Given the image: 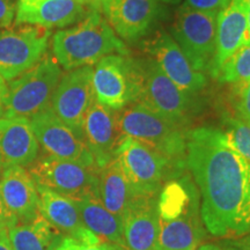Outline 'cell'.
<instances>
[{"instance_id": "7c38bea8", "label": "cell", "mask_w": 250, "mask_h": 250, "mask_svg": "<svg viewBox=\"0 0 250 250\" xmlns=\"http://www.w3.org/2000/svg\"><path fill=\"white\" fill-rule=\"evenodd\" d=\"M145 50L166 76L184 92L199 95L208 87L205 74L193 68L179 44L167 31H156L152 39L145 42Z\"/></svg>"}, {"instance_id": "ba28073f", "label": "cell", "mask_w": 250, "mask_h": 250, "mask_svg": "<svg viewBox=\"0 0 250 250\" xmlns=\"http://www.w3.org/2000/svg\"><path fill=\"white\" fill-rule=\"evenodd\" d=\"M96 166L62 160L45 155L30 165L29 173L36 186L46 188L74 201L100 197Z\"/></svg>"}, {"instance_id": "d6a6232c", "label": "cell", "mask_w": 250, "mask_h": 250, "mask_svg": "<svg viewBox=\"0 0 250 250\" xmlns=\"http://www.w3.org/2000/svg\"><path fill=\"white\" fill-rule=\"evenodd\" d=\"M15 225H18L17 218L7 210L0 196V233H8Z\"/></svg>"}, {"instance_id": "9a60e30c", "label": "cell", "mask_w": 250, "mask_h": 250, "mask_svg": "<svg viewBox=\"0 0 250 250\" xmlns=\"http://www.w3.org/2000/svg\"><path fill=\"white\" fill-rule=\"evenodd\" d=\"M101 12L117 36L133 43L152 30L160 14V0H108Z\"/></svg>"}, {"instance_id": "52a82bcc", "label": "cell", "mask_w": 250, "mask_h": 250, "mask_svg": "<svg viewBox=\"0 0 250 250\" xmlns=\"http://www.w3.org/2000/svg\"><path fill=\"white\" fill-rule=\"evenodd\" d=\"M218 12H206L181 6L175 13L170 35L193 68L210 73L215 54Z\"/></svg>"}, {"instance_id": "4316f807", "label": "cell", "mask_w": 250, "mask_h": 250, "mask_svg": "<svg viewBox=\"0 0 250 250\" xmlns=\"http://www.w3.org/2000/svg\"><path fill=\"white\" fill-rule=\"evenodd\" d=\"M223 131L236 151L250 161V125L225 112L221 116Z\"/></svg>"}, {"instance_id": "83f0119b", "label": "cell", "mask_w": 250, "mask_h": 250, "mask_svg": "<svg viewBox=\"0 0 250 250\" xmlns=\"http://www.w3.org/2000/svg\"><path fill=\"white\" fill-rule=\"evenodd\" d=\"M233 94L235 117L250 125V81L237 88H233Z\"/></svg>"}, {"instance_id": "e575fe53", "label": "cell", "mask_w": 250, "mask_h": 250, "mask_svg": "<svg viewBox=\"0 0 250 250\" xmlns=\"http://www.w3.org/2000/svg\"><path fill=\"white\" fill-rule=\"evenodd\" d=\"M0 250H14L7 233H0Z\"/></svg>"}, {"instance_id": "d590c367", "label": "cell", "mask_w": 250, "mask_h": 250, "mask_svg": "<svg viewBox=\"0 0 250 250\" xmlns=\"http://www.w3.org/2000/svg\"><path fill=\"white\" fill-rule=\"evenodd\" d=\"M247 11V34L246 41H250V0H245Z\"/></svg>"}, {"instance_id": "2e32d148", "label": "cell", "mask_w": 250, "mask_h": 250, "mask_svg": "<svg viewBox=\"0 0 250 250\" xmlns=\"http://www.w3.org/2000/svg\"><path fill=\"white\" fill-rule=\"evenodd\" d=\"M83 138L98 167L108 165L115 158L122 134L118 127V110L94 100L83 123Z\"/></svg>"}, {"instance_id": "4fadbf2b", "label": "cell", "mask_w": 250, "mask_h": 250, "mask_svg": "<svg viewBox=\"0 0 250 250\" xmlns=\"http://www.w3.org/2000/svg\"><path fill=\"white\" fill-rule=\"evenodd\" d=\"M29 122L39 145L48 155L96 166L83 139L59 120L50 108L29 118Z\"/></svg>"}, {"instance_id": "1f68e13d", "label": "cell", "mask_w": 250, "mask_h": 250, "mask_svg": "<svg viewBox=\"0 0 250 250\" xmlns=\"http://www.w3.org/2000/svg\"><path fill=\"white\" fill-rule=\"evenodd\" d=\"M15 18V5L13 0H0V30L6 29Z\"/></svg>"}, {"instance_id": "8992f818", "label": "cell", "mask_w": 250, "mask_h": 250, "mask_svg": "<svg viewBox=\"0 0 250 250\" xmlns=\"http://www.w3.org/2000/svg\"><path fill=\"white\" fill-rule=\"evenodd\" d=\"M62 76V68L54 56L45 55L33 68L9 81L1 117L29 120L49 109Z\"/></svg>"}, {"instance_id": "7a4b0ae2", "label": "cell", "mask_w": 250, "mask_h": 250, "mask_svg": "<svg viewBox=\"0 0 250 250\" xmlns=\"http://www.w3.org/2000/svg\"><path fill=\"white\" fill-rule=\"evenodd\" d=\"M52 56L66 71L93 66L108 55H127L126 46L103 17L94 8L74 27L52 36Z\"/></svg>"}, {"instance_id": "74e56055", "label": "cell", "mask_w": 250, "mask_h": 250, "mask_svg": "<svg viewBox=\"0 0 250 250\" xmlns=\"http://www.w3.org/2000/svg\"><path fill=\"white\" fill-rule=\"evenodd\" d=\"M90 1H92L93 4L96 6V7L101 9V6H102L103 4H104L105 1H108V0H90Z\"/></svg>"}, {"instance_id": "8d00e7d4", "label": "cell", "mask_w": 250, "mask_h": 250, "mask_svg": "<svg viewBox=\"0 0 250 250\" xmlns=\"http://www.w3.org/2000/svg\"><path fill=\"white\" fill-rule=\"evenodd\" d=\"M196 250H221L219 245H214V243H204L201 245Z\"/></svg>"}, {"instance_id": "ffe728a7", "label": "cell", "mask_w": 250, "mask_h": 250, "mask_svg": "<svg viewBox=\"0 0 250 250\" xmlns=\"http://www.w3.org/2000/svg\"><path fill=\"white\" fill-rule=\"evenodd\" d=\"M0 196L18 223H27L41 213L36 183L24 167L18 166L2 171Z\"/></svg>"}, {"instance_id": "6da1fadb", "label": "cell", "mask_w": 250, "mask_h": 250, "mask_svg": "<svg viewBox=\"0 0 250 250\" xmlns=\"http://www.w3.org/2000/svg\"><path fill=\"white\" fill-rule=\"evenodd\" d=\"M186 162L199 189L206 230L219 239L249 233L250 161L224 131L208 125L189 130Z\"/></svg>"}, {"instance_id": "f1b7e54d", "label": "cell", "mask_w": 250, "mask_h": 250, "mask_svg": "<svg viewBox=\"0 0 250 250\" xmlns=\"http://www.w3.org/2000/svg\"><path fill=\"white\" fill-rule=\"evenodd\" d=\"M124 247L112 245L109 242L87 243L70 236H62L55 250H124Z\"/></svg>"}, {"instance_id": "484cf974", "label": "cell", "mask_w": 250, "mask_h": 250, "mask_svg": "<svg viewBox=\"0 0 250 250\" xmlns=\"http://www.w3.org/2000/svg\"><path fill=\"white\" fill-rule=\"evenodd\" d=\"M214 79L220 83L230 85L232 88H237L250 81V41H245L221 65Z\"/></svg>"}, {"instance_id": "d6986e66", "label": "cell", "mask_w": 250, "mask_h": 250, "mask_svg": "<svg viewBox=\"0 0 250 250\" xmlns=\"http://www.w3.org/2000/svg\"><path fill=\"white\" fill-rule=\"evenodd\" d=\"M36 187L39 191L41 214L62 235L87 243L104 242L85 226L77 201L46 188Z\"/></svg>"}, {"instance_id": "f35d334b", "label": "cell", "mask_w": 250, "mask_h": 250, "mask_svg": "<svg viewBox=\"0 0 250 250\" xmlns=\"http://www.w3.org/2000/svg\"><path fill=\"white\" fill-rule=\"evenodd\" d=\"M162 2H166V4H171V5H175V4H179L181 0H160Z\"/></svg>"}, {"instance_id": "f546056e", "label": "cell", "mask_w": 250, "mask_h": 250, "mask_svg": "<svg viewBox=\"0 0 250 250\" xmlns=\"http://www.w3.org/2000/svg\"><path fill=\"white\" fill-rule=\"evenodd\" d=\"M230 0H184L183 6L206 12H221Z\"/></svg>"}, {"instance_id": "ab89813d", "label": "cell", "mask_w": 250, "mask_h": 250, "mask_svg": "<svg viewBox=\"0 0 250 250\" xmlns=\"http://www.w3.org/2000/svg\"><path fill=\"white\" fill-rule=\"evenodd\" d=\"M124 250H127V249H126V248H125V249H124Z\"/></svg>"}, {"instance_id": "836d02e7", "label": "cell", "mask_w": 250, "mask_h": 250, "mask_svg": "<svg viewBox=\"0 0 250 250\" xmlns=\"http://www.w3.org/2000/svg\"><path fill=\"white\" fill-rule=\"evenodd\" d=\"M6 89H7V85H6L5 79L0 76V117L2 116V108H4V99L6 95Z\"/></svg>"}, {"instance_id": "9c48e42d", "label": "cell", "mask_w": 250, "mask_h": 250, "mask_svg": "<svg viewBox=\"0 0 250 250\" xmlns=\"http://www.w3.org/2000/svg\"><path fill=\"white\" fill-rule=\"evenodd\" d=\"M95 100L105 107L121 110L138 101L140 76L137 61L127 55H108L93 68Z\"/></svg>"}, {"instance_id": "3957f363", "label": "cell", "mask_w": 250, "mask_h": 250, "mask_svg": "<svg viewBox=\"0 0 250 250\" xmlns=\"http://www.w3.org/2000/svg\"><path fill=\"white\" fill-rule=\"evenodd\" d=\"M118 127L122 137L145 144L175 164L187 165L189 129L164 117L144 103H131L118 110Z\"/></svg>"}, {"instance_id": "5bb4252c", "label": "cell", "mask_w": 250, "mask_h": 250, "mask_svg": "<svg viewBox=\"0 0 250 250\" xmlns=\"http://www.w3.org/2000/svg\"><path fill=\"white\" fill-rule=\"evenodd\" d=\"M94 8L90 0H18L14 20L17 26L62 28L80 22Z\"/></svg>"}, {"instance_id": "277c9868", "label": "cell", "mask_w": 250, "mask_h": 250, "mask_svg": "<svg viewBox=\"0 0 250 250\" xmlns=\"http://www.w3.org/2000/svg\"><path fill=\"white\" fill-rule=\"evenodd\" d=\"M140 76V93L137 102L189 129L195 117L204 110L199 95L184 92L162 72L151 57L136 59Z\"/></svg>"}, {"instance_id": "cb8c5ba5", "label": "cell", "mask_w": 250, "mask_h": 250, "mask_svg": "<svg viewBox=\"0 0 250 250\" xmlns=\"http://www.w3.org/2000/svg\"><path fill=\"white\" fill-rule=\"evenodd\" d=\"M7 234L14 250H55L65 236L41 213L33 220L15 225Z\"/></svg>"}, {"instance_id": "d4e9b609", "label": "cell", "mask_w": 250, "mask_h": 250, "mask_svg": "<svg viewBox=\"0 0 250 250\" xmlns=\"http://www.w3.org/2000/svg\"><path fill=\"white\" fill-rule=\"evenodd\" d=\"M77 204L81 219L90 232L98 235L104 242L124 247L122 220L105 208L100 197L80 199L77 201Z\"/></svg>"}, {"instance_id": "44dd1931", "label": "cell", "mask_w": 250, "mask_h": 250, "mask_svg": "<svg viewBox=\"0 0 250 250\" xmlns=\"http://www.w3.org/2000/svg\"><path fill=\"white\" fill-rule=\"evenodd\" d=\"M205 237L206 228L201 217V201H198L174 220H159L155 250H196Z\"/></svg>"}, {"instance_id": "ac0fdd59", "label": "cell", "mask_w": 250, "mask_h": 250, "mask_svg": "<svg viewBox=\"0 0 250 250\" xmlns=\"http://www.w3.org/2000/svg\"><path fill=\"white\" fill-rule=\"evenodd\" d=\"M40 145L28 118L0 117V173L33 165Z\"/></svg>"}, {"instance_id": "30bf717a", "label": "cell", "mask_w": 250, "mask_h": 250, "mask_svg": "<svg viewBox=\"0 0 250 250\" xmlns=\"http://www.w3.org/2000/svg\"><path fill=\"white\" fill-rule=\"evenodd\" d=\"M50 29L29 24L0 30V76L17 79L44 58L49 49Z\"/></svg>"}, {"instance_id": "e0dca14e", "label": "cell", "mask_w": 250, "mask_h": 250, "mask_svg": "<svg viewBox=\"0 0 250 250\" xmlns=\"http://www.w3.org/2000/svg\"><path fill=\"white\" fill-rule=\"evenodd\" d=\"M127 250H155L159 236L158 196H138L122 218Z\"/></svg>"}, {"instance_id": "8fae6325", "label": "cell", "mask_w": 250, "mask_h": 250, "mask_svg": "<svg viewBox=\"0 0 250 250\" xmlns=\"http://www.w3.org/2000/svg\"><path fill=\"white\" fill-rule=\"evenodd\" d=\"M92 66L67 71L62 76L51 100L52 112L83 138V123L94 96Z\"/></svg>"}, {"instance_id": "603a6c76", "label": "cell", "mask_w": 250, "mask_h": 250, "mask_svg": "<svg viewBox=\"0 0 250 250\" xmlns=\"http://www.w3.org/2000/svg\"><path fill=\"white\" fill-rule=\"evenodd\" d=\"M99 195L105 208L122 220L134 195L129 180L116 158L99 171Z\"/></svg>"}, {"instance_id": "4dcf8cb0", "label": "cell", "mask_w": 250, "mask_h": 250, "mask_svg": "<svg viewBox=\"0 0 250 250\" xmlns=\"http://www.w3.org/2000/svg\"><path fill=\"white\" fill-rule=\"evenodd\" d=\"M221 250H250V232L233 239H223L218 243Z\"/></svg>"}, {"instance_id": "7402d4cb", "label": "cell", "mask_w": 250, "mask_h": 250, "mask_svg": "<svg viewBox=\"0 0 250 250\" xmlns=\"http://www.w3.org/2000/svg\"><path fill=\"white\" fill-rule=\"evenodd\" d=\"M247 11L245 0H230L219 12L217 22L215 54L210 74L215 77L221 65L232 56L246 41Z\"/></svg>"}, {"instance_id": "5b68a950", "label": "cell", "mask_w": 250, "mask_h": 250, "mask_svg": "<svg viewBox=\"0 0 250 250\" xmlns=\"http://www.w3.org/2000/svg\"><path fill=\"white\" fill-rule=\"evenodd\" d=\"M115 158L120 161L134 197L158 196L167 181L187 170V165L175 164L155 149L130 137H122Z\"/></svg>"}]
</instances>
